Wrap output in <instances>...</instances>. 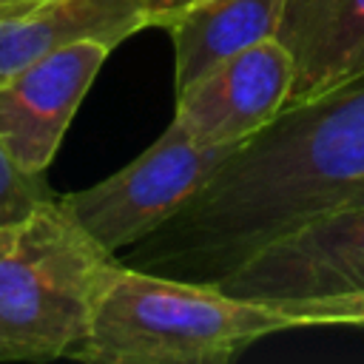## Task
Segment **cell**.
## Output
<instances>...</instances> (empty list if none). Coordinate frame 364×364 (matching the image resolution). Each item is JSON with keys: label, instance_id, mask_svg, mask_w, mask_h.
<instances>
[{"label": "cell", "instance_id": "6da1fadb", "mask_svg": "<svg viewBox=\"0 0 364 364\" xmlns=\"http://www.w3.org/2000/svg\"><path fill=\"white\" fill-rule=\"evenodd\" d=\"M364 205V74L284 105L145 236V262L219 282L264 245Z\"/></svg>", "mask_w": 364, "mask_h": 364}, {"label": "cell", "instance_id": "7a4b0ae2", "mask_svg": "<svg viewBox=\"0 0 364 364\" xmlns=\"http://www.w3.org/2000/svg\"><path fill=\"white\" fill-rule=\"evenodd\" d=\"M287 327V316L270 301L111 259L94 293L85 338L71 358L94 364L228 361Z\"/></svg>", "mask_w": 364, "mask_h": 364}, {"label": "cell", "instance_id": "3957f363", "mask_svg": "<svg viewBox=\"0 0 364 364\" xmlns=\"http://www.w3.org/2000/svg\"><path fill=\"white\" fill-rule=\"evenodd\" d=\"M102 250L54 199L0 228V358H71L88 330Z\"/></svg>", "mask_w": 364, "mask_h": 364}, {"label": "cell", "instance_id": "277c9868", "mask_svg": "<svg viewBox=\"0 0 364 364\" xmlns=\"http://www.w3.org/2000/svg\"><path fill=\"white\" fill-rule=\"evenodd\" d=\"M230 148L202 145L176 122L122 171L57 196L63 210L108 253L142 242L179 213L213 176Z\"/></svg>", "mask_w": 364, "mask_h": 364}, {"label": "cell", "instance_id": "5b68a950", "mask_svg": "<svg viewBox=\"0 0 364 364\" xmlns=\"http://www.w3.org/2000/svg\"><path fill=\"white\" fill-rule=\"evenodd\" d=\"M216 284L259 301L364 287V205L321 216L264 245Z\"/></svg>", "mask_w": 364, "mask_h": 364}, {"label": "cell", "instance_id": "8992f818", "mask_svg": "<svg viewBox=\"0 0 364 364\" xmlns=\"http://www.w3.org/2000/svg\"><path fill=\"white\" fill-rule=\"evenodd\" d=\"M111 51L102 40H80L0 80V145L20 168L46 173Z\"/></svg>", "mask_w": 364, "mask_h": 364}, {"label": "cell", "instance_id": "52a82bcc", "mask_svg": "<svg viewBox=\"0 0 364 364\" xmlns=\"http://www.w3.org/2000/svg\"><path fill=\"white\" fill-rule=\"evenodd\" d=\"M290 85L293 60L273 37L228 57L176 91L173 122L202 145L233 148L287 105Z\"/></svg>", "mask_w": 364, "mask_h": 364}, {"label": "cell", "instance_id": "ba28073f", "mask_svg": "<svg viewBox=\"0 0 364 364\" xmlns=\"http://www.w3.org/2000/svg\"><path fill=\"white\" fill-rule=\"evenodd\" d=\"M276 40L293 60L287 105L364 74V0H287Z\"/></svg>", "mask_w": 364, "mask_h": 364}, {"label": "cell", "instance_id": "9c48e42d", "mask_svg": "<svg viewBox=\"0 0 364 364\" xmlns=\"http://www.w3.org/2000/svg\"><path fill=\"white\" fill-rule=\"evenodd\" d=\"M139 28H148L142 0H48L23 17L0 20V80L80 40L117 48Z\"/></svg>", "mask_w": 364, "mask_h": 364}, {"label": "cell", "instance_id": "30bf717a", "mask_svg": "<svg viewBox=\"0 0 364 364\" xmlns=\"http://www.w3.org/2000/svg\"><path fill=\"white\" fill-rule=\"evenodd\" d=\"M287 0H202L162 28L173 40V85L176 91L196 82L228 57L273 40L282 26Z\"/></svg>", "mask_w": 364, "mask_h": 364}, {"label": "cell", "instance_id": "8fae6325", "mask_svg": "<svg viewBox=\"0 0 364 364\" xmlns=\"http://www.w3.org/2000/svg\"><path fill=\"white\" fill-rule=\"evenodd\" d=\"M276 304L290 327H318V324H364V287L327 293V296H307V299H284L270 301Z\"/></svg>", "mask_w": 364, "mask_h": 364}, {"label": "cell", "instance_id": "7c38bea8", "mask_svg": "<svg viewBox=\"0 0 364 364\" xmlns=\"http://www.w3.org/2000/svg\"><path fill=\"white\" fill-rule=\"evenodd\" d=\"M54 196L57 193L46 185L43 173H31L20 168L0 145V228L28 216Z\"/></svg>", "mask_w": 364, "mask_h": 364}, {"label": "cell", "instance_id": "4fadbf2b", "mask_svg": "<svg viewBox=\"0 0 364 364\" xmlns=\"http://www.w3.org/2000/svg\"><path fill=\"white\" fill-rule=\"evenodd\" d=\"M202 0H142V14H145V23L148 26H165L171 17H176L179 11L196 6Z\"/></svg>", "mask_w": 364, "mask_h": 364}, {"label": "cell", "instance_id": "5bb4252c", "mask_svg": "<svg viewBox=\"0 0 364 364\" xmlns=\"http://www.w3.org/2000/svg\"><path fill=\"white\" fill-rule=\"evenodd\" d=\"M48 0H0V20H14L23 17L40 6H46Z\"/></svg>", "mask_w": 364, "mask_h": 364}]
</instances>
